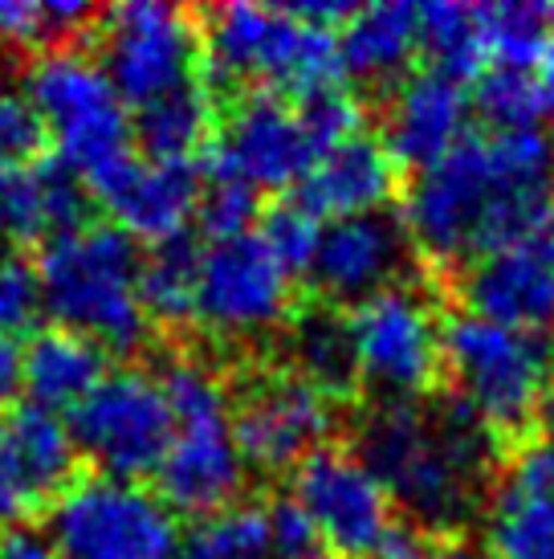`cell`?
Returning a JSON list of instances; mask_svg holds the SVG:
<instances>
[{
	"mask_svg": "<svg viewBox=\"0 0 554 559\" xmlns=\"http://www.w3.org/2000/svg\"><path fill=\"white\" fill-rule=\"evenodd\" d=\"M554 217V143L539 127L469 131L416 171L404 234L432 265H473Z\"/></svg>",
	"mask_w": 554,
	"mask_h": 559,
	"instance_id": "cell-1",
	"label": "cell"
},
{
	"mask_svg": "<svg viewBox=\"0 0 554 559\" xmlns=\"http://www.w3.org/2000/svg\"><path fill=\"white\" fill-rule=\"evenodd\" d=\"M359 457L420 531L465 527L490 502L493 433L457 396L375 408L359 433Z\"/></svg>",
	"mask_w": 554,
	"mask_h": 559,
	"instance_id": "cell-2",
	"label": "cell"
},
{
	"mask_svg": "<svg viewBox=\"0 0 554 559\" xmlns=\"http://www.w3.org/2000/svg\"><path fill=\"white\" fill-rule=\"evenodd\" d=\"M135 237L119 225H77L49 237L37 258L41 302L58 326L94 340L103 352H135L147 335V314L138 302Z\"/></svg>",
	"mask_w": 554,
	"mask_h": 559,
	"instance_id": "cell-3",
	"label": "cell"
},
{
	"mask_svg": "<svg viewBox=\"0 0 554 559\" xmlns=\"http://www.w3.org/2000/svg\"><path fill=\"white\" fill-rule=\"evenodd\" d=\"M213 82H262L269 94H314L339 91L342 53L339 33L310 25L293 9L277 4H220L201 29Z\"/></svg>",
	"mask_w": 554,
	"mask_h": 559,
	"instance_id": "cell-4",
	"label": "cell"
},
{
	"mask_svg": "<svg viewBox=\"0 0 554 559\" xmlns=\"http://www.w3.org/2000/svg\"><path fill=\"white\" fill-rule=\"evenodd\" d=\"M171 404V445L155 469L159 498L171 511L216 514L232 507L245 481V457L232 429L229 392L201 359H171L159 372Z\"/></svg>",
	"mask_w": 554,
	"mask_h": 559,
	"instance_id": "cell-5",
	"label": "cell"
},
{
	"mask_svg": "<svg viewBox=\"0 0 554 559\" xmlns=\"http://www.w3.org/2000/svg\"><path fill=\"white\" fill-rule=\"evenodd\" d=\"M25 98L58 140L62 164L98 192L135 159V123L110 86L103 62L86 49H46L25 74Z\"/></svg>",
	"mask_w": 554,
	"mask_h": 559,
	"instance_id": "cell-6",
	"label": "cell"
},
{
	"mask_svg": "<svg viewBox=\"0 0 554 559\" xmlns=\"http://www.w3.org/2000/svg\"><path fill=\"white\" fill-rule=\"evenodd\" d=\"M445 368L457 401L493 437H514L539 417L554 376V343L546 331H522L461 311L445 319Z\"/></svg>",
	"mask_w": 554,
	"mask_h": 559,
	"instance_id": "cell-7",
	"label": "cell"
},
{
	"mask_svg": "<svg viewBox=\"0 0 554 559\" xmlns=\"http://www.w3.org/2000/svg\"><path fill=\"white\" fill-rule=\"evenodd\" d=\"M354 376L387 404L420 401L445 368V319L416 286H387L347 314Z\"/></svg>",
	"mask_w": 554,
	"mask_h": 559,
	"instance_id": "cell-8",
	"label": "cell"
},
{
	"mask_svg": "<svg viewBox=\"0 0 554 559\" xmlns=\"http://www.w3.org/2000/svg\"><path fill=\"white\" fill-rule=\"evenodd\" d=\"M49 539L62 559H176L180 523L164 498L123 478L74 481L49 511Z\"/></svg>",
	"mask_w": 554,
	"mask_h": 559,
	"instance_id": "cell-9",
	"label": "cell"
},
{
	"mask_svg": "<svg viewBox=\"0 0 554 559\" xmlns=\"http://www.w3.org/2000/svg\"><path fill=\"white\" fill-rule=\"evenodd\" d=\"M201 49L196 21L164 0L115 4L98 25V62L119 98L138 110L196 82Z\"/></svg>",
	"mask_w": 554,
	"mask_h": 559,
	"instance_id": "cell-10",
	"label": "cell"
},
{
	"mask_svg": "<svg viewBox=\"0 0 554 559\" xmlns=\"http://www.w3.org/2000/svg\"><path fill=\"white\" fill-rule=\"evenodd\" d=\"M171 404L159 376L143 368L107 372L70 417V437L107 478L155 474L171 445Z\"/></svg>",
	"mask_w": 554,
	"mask_h": 559,
	"instance_id": "cell-11",
	"label": "cell"
},
{
	"mask_svg": "<svg viewBox=\"0 0 554 559\" xmlns=\"http://www.w3.org/2000/svg\"><path fill=\"white\" fill-rule=\"evenodd\" d=\"M293 314V274L274 258L262 234L208 241L196 274V323L225 340H249Z\"/></svg>",
	"mask_w": 554,
	"mask_h": 559,
	"instance_id": "cell-12",
	"label": "cell"
},
{
	"mask_svg": "<svg viewBox=\"0 0 554 559\" xmlns=\"http://www.w3.org/2000/svg\"><path fill=\"white\" fill-rule=\"evenodd\" d=\"M293 502L306 511L318 539L342 559H368L396 523V502L380 478L359 453L339 445L314 450L293 469Z\"/></svg>",
	"mask_w": 554,
	"mask_h": 559,
	"instance_id": "cell-13",
	"label": "cell"
},
{
	"mask_svg": "<svg viewBox=\"0 0 554 559\" xmlns=\"http://www.w3.org/2000/svg\"><path fill=\"white\" fill-rule=\"evenodd\" d=\"M314 156H318V143L302 119V107L281 94L257 91L232 107L220 143L208 152L204 176L237 180L253 192H277V188L302 185Z\"/></svg>",
	"mask_w": 554,
	"mask_h": 559,
	"instance_id": "cell-14",
	"label": "cell"
},
{
	"mask_svg": "<svg viewBox=\"0 0 554 559\" xmlns=\"http://www.w3.org/2000/svg\"><path fill=\"white\" fill-rule=\"evenodd\" d=\"M245 466L262 474L298 469L314 450H323L335 429V396L298 372H269L249 384L232 417Z\"/></svg>",
	"mask_w": 554,
	"mask_h": 559,
	"instance_id": "cell-15",
	"label": "cell"
},
{
	"mask_svg": "<svg viewBox=\"0 0 554 559\" xmlns=\"http://www.w3.org/2000/svg\"><path fill=\"white\" fill-rule=\"evenodd\" d=\"M77 445L58 413L21 404L0 417V523L29 527L74 486Z\"/></svg>",
	"mask_w": 554,
	"mask_h": 559,
	"instance_id": "cell-16",
	"label": "cell"
},
{
	"mask_svg": "<svg viewBox=\"0 0 554 559\" xmlns=\"http://www.w3.org/2000/svg\"><path fill=\"white\" fill-rule=\"evenodd\" d=\"M461 295L481 319L522 331L554 326V217L534 234L465 265Z\"/></svg>",
	"mask_w": 554,
	"mask_h": 559,
	"instance_id": "cell-17",
	"label": "cell"
},
{
	"mask_svg": "<svg viewBox=\"0 0 554 559\" xmlns=\"http://www.w3.org/2000/svg\"><path fill=\"white\" fill-rule=\"evenodd\" d=\"M408 249H412V241L404 234V225L384 217V213L326 221L306 274L326 298L359 307L371 295L400 282L404 265H408Z\"/></svg>",
	"mask_w": 554,
	"mask_h": 559,
	"instance_id": "cell-18",
	"label": "cell"
},
{
	"mask_svg": "<svg viewBox=\"0 0 554 559\" xmlns=\"http://www.w3.org/2000/svg\"><path fill=\"white\" fill-rule=\"evenodd\" d=\"M490 559H554V445L530 441L509 457L485 502Z\"/></svg>",
	"mask_w": 554,
	"mask_h": 559,
	"instance_id": "cell-19",
	"label": "cell"
},
{
	"mask_svg": "<svg viewBox=\"0 0 554 559\" xmlns=\"http://www.w3.org/2000/svg\"><path fill=\"white\" fill-rule=\"evenodd\" d=\"M469 115H473V94L465 91V82L424 66L408 74L387 98L384 147L396 164L429 168L461 140H469Z\"/></svg>",
	"mask_w": 554,
	"mask_h": 559,
	"instance_id": "cell-20",
	"label": "cell"
},
{
	"mask_svg": "<svg viewBox=\"0 0 554 559\" xmlns=\"http://www.w3.org/2000/svg\"><path fill=\"white\" fill-rule=\"evenodd\" d=\"M110 209L115 225L143 241H176L184 237L188 221L201 213V171L192 164H168V159H131L119 176L94 192Z\"/></svg>",
	"mask_w": 554,
	"mask_h": 559,
	"instance_id": "cell-21",
	"label": "cell"
},
{
	"mask_svg": "<svg viewBox=\"0 0 554 559\" xmlns=\"http://www.w3.org/2000/svg\"><path fill=\"white\" fill-rule=\"evenodd\" d=\"M396 171L384 140L351 135L314 156L310 171L298 185V204L318 221H347L384 213V204L396 197Z\"/></svg>",
	"mask_w": 554,
	"mask_h": 559,
	"instance_id": "cell-22",
	"label": "cell"
},
{
	"mask_svg": "<svg viewBox=\"0 0 554 559\" xmlns=\"http://www.w3.org/2000/svg\"><path fill=\"white\" fill-rule=\"evenodd\" d=\"M86 217V185L62 159L0 168V237L41 241L77 229Z\"/></svg>",
	"mask_w": 554,
	"mask_h": 559,
	"instance_id": "cell-23",
	"label": "cell"
},
{
	"mask_svg": "<svg viewBox=\"0 0 554 559\" xmlns=\"http://www.w3.org/2000/svg\"><path fill=\"white\" fill-rule=\"evenodd\" d=\"M103 376H107V352L65 326L37 331L21 347V389L29 392V404L46 413L58 408L74 413Z\"/></svg>",
	"mask_w": 554,
	"mask_h": 559,
	"instance_id": "cell-24",
	"label": "cell"
},
{
	"mask_svg": "<svg viewBox=\"0 0 554 559\" xmlns=\"http://www.w3.org/2000/svg\"><path fill=\"white\" fill-rule=\"evenodd\" d=\"M342 70L363 82H396L420 53L416 4H363L339 29Z\"/></svg>",
	"mask_w": 554,
	"mask_h": 559,
	"instance_id": "cell-25",
	"label": "cell"
},
{
	"mask_svg": "<svg viewBox=\"0 0 554 559\" xmlns=\"http://www.w3.org/2000/svg\"><path fill=\"white\" fill-rule=\"evenodd\" d=\"M216 119L213 91L201 79L164 94L159 103L138 110L135 140L143 143L147 159H168V164H192V156L204 147Z\"/></svg>",
	"mask_w": 554,
	"mask_h": 559,
	"instance_id": "cell-26",
	"label": "cell"
},
{
	"mask_svg": "<svg viewBox=\"0 0 554 559\" xmlns=\"http://www.w3.org/2000/svg\"><path fill=\"white\" fill-rule=\"evenodd\" d=\"M420 49L429 66L457 82H478L485 74V41H481V4L436 0L420 9Z\"/></svg>",
	"mask_w": 554,
	"mask_h": 559,
	"instance_id": "cell-27",
	"label": "cell"
},
{
	"mask_svg": "<svg viewBox=\"0 0 554 559\" xmlns=\"http://www.w3.org/2000/svg\"><path fill=\"white\" fill-rule=\"evenodd\" d=\"M196 274H201V246H192V237L155 246V253L138 270L143 314L168 326L188 323L196 314Z\"/></svg>",
	"mask_w": 554,
	"mask_h": 559,
	"instance_id": "cell-28",
	"label": "cell"
},
{
	"mask_svg": "<svg viewBox=\"0 0 554 559\" xmlns=\"http://www.w3.org/2000/svg\"><path fill=\"white\" fill-rule=\"evenodd\" d=\"M290 352L298 364V376H306L310 384H318L323 392L339 396L347 384H354V352H351V331L347 319L339 314H302L290 331Z\"/></svg>",
	"mask_w": 554,
	"mask_h": 559,
	"instance_id": "cell-29",
	"label": "cell"
},
{
	"mask_svg": "<svg viewBox=\"0 0 554 559\" xmlns=\"http://www.w3.org/2000/svg\"><path fill=\"white\" fill-rule=\"evenodd\" d=\"M551 13L542 4H481V41H485V70H534L546 41H551Z\"/></svg>",
	"mask_w": 554,
	"mask_h": 559,
	"instance_id": "cell-30",
	"label": "cell"
},
{
	"mask_svg": "<svg viewBox=\"0 0 554 559\" xmlns=\"http://www.w3.org/2000/svg\"><path fill=\"white\" fill-rule=\"evenodd\" d=\"M192 559H274L269 507L232 502L208 514L192 535Z\"/></svg>",
	"mask_w": 554,
	"mask_h": 559,
	"instance_id": "cell-31",
	"label": "cell"
},
{
	"mask_svg": "<svg viewBox=\"0 0 554 559\" xmlns=\"http://www.w3.org/2000/svg\"><path fill=\"white\" fill-rule=\"evenodd\" d=\"M473 107L490 123V131H522L534 127L542 115L539 74L534 70H509L493 66L473 82Z\"/></svg>",
	"mask_w": 554,
	"mask_h": 559,
	"instance_id": "cell-32",
	"label": "cell"
},
{
	"mask_svg": "<svg viewBox=\"0 0 554 559\" xmlns=\"http://www.w3.org/2000/svg\"><path fill=\"white\" fill-rule=\"evenodd\" d=\"M94 21L82 0H0V46H46Z\"/></svg>",
	"mask_w": 554,
	"mask_h": 559,
	"instance_id": "cell-33",
	"label": "cell"
},
{
	"mask_svg": "<svg viewBox=\"0 0 554 559\" xmlns=\"http://www.w3.org/2000/svg\"><path fill=\"white\" fill-rule=\"evenodd\" d=\"M257 234H262L265 246L274 249L277 262L298 278V274H306L310 262H314L323 225H318V217H310L302 204H281V209H274V213L262 221Z\"/></svg>",
	"mask_w": 554,
	"mask_h": 559,
	"instance_id": "cell-34",
	"label": "cell"
},
{
	"mask_svg": "<svg viewBox=\"0 0 554 559\" xmlns=\"http://www.w3.org/2000/svg\"><path fill=\"white\" fill-rule=\"evenodd\" d=\"M49 131L25 91H0V168H25L41 156Z\"/></svg>",
	"mask_w": 554,
	"mask_h": 559,
	"instance_id": "cell-35",
	"label": "cell"
},
{
	"mask_svg": "<svg viewBox=\"0 0 554 559\" xmlns=\"http://www.w3.org/2000/svg\"><path fill=\"white\" fill-rule=\"evenodd\" d=\"M257 217V192L237 180H213L201 197V225L208 241H229V237L249 234V225Z\"/></svg>",
	"mask_w": 554,
	"mask_h": 559,
	"instance_id": "cell-36",
	"label": "cell"
},
{
	"mask_svg": "<svg viewBox=\"0 0 554 559\" xmlns=\"http://www.w3.org/2000/svg\"><path fill=\"white\" fill-rule=\"evenodd\" d=\"M41 278L37 265L21 262V258H0V335H16L33 326L41 314Z\"/></svg>",
	"mask_w": 554,
	"mask_h": 559,
	"instance_id": "cell-37",
	"label": "cell"
},
{
	"mask_svg": "<svg viewBox=\"0 0 554 559\" xmlns=\"http://www.w3.org/2000/svg\"><path fill=\"white\" fill-rule=\"evenodd\" d=\"M298 107H302V119H306L318 152L351 140V135H363V107H359V98H351V94L326 91L306 98V103H298Z\"/></svg>",
	"mask_w": 554,
	"mask_h": 559,
	"instance_id": "cell-38",
	"label": "cell"
},
{
	"mask_svg": "<svg viewBox=\"0 0 554 559\" xmlns=\"http://www.w3.org/2000/svg\"><path fill=\"white\" fill-rule=\"evenodd\" d=\"M269 527H274V559H310L318 547H326L293 498H281L269 507Z\"/></svg>",
	"mask_w": 554,
	"mask_h": 559,
	"instance_id": "cell-39",
	"label": "cell"
},
{
	"mask_svg": "<svg viewBox=\"0 0 554 559\" xmlns=\"http://www.w3.org/2000/svg\"><path fill=\"white\" fill-rule=\"evenodd\" d=\"M429 556L432 551H429L424 531L416 527V523H408V519H396L392 531L380 539V547H375L368 559H429Z\"/></svg>",
	"mask_w": 554,
	"mask_h": 559,
	"instance_id": "cell-40",
	"label": "cell"
},
{
	"mask_svg": "<svg viewBox=\"0 0 554 559\" xmlns=\"http://www.w3.org/2000/svg\"><path fill=\"white\" fill-rule=\"evenodd\" d=\"M0 559H62L49 535L33 527H4L0 531Z\"/></svg>",
	"mask_w": 554,
	"mask_h": 559,
	"instance_id": "cell-41",
	"label": "cell"
},
{
	"mask_svg": "<svg viewBox=\"0 0 554 559\" xmlns=\"http://www.w3.org/2000/svg\"><path fill=\"white\" fill-rule=\"evenodd\" d=\"M21 384V347L13 335H0V396Z\"/></svg>",
	"mask_w": 554,
	"mask_h": 559,
	"instance_id": "cell-42",
	"label": "cell"
},
{
	"mask_svg": "<svg viewBox=\"0 0 554 559\" xmlns=\"http://www.w3.org/2000/svg\"><path fill=\"white\" fill-rule=\"evenodd\" d=\"M539 94H542V115L554 119V13H551V41L539 58Z\"/></svg>",
	"mask_w": 554,
	"mask_h": 559,
	"instance_id": "cell-43",
	"label": "cell"
},
{
	"mask_svg": "<svg viewBox=\"0 0 554 559\" xmlns=\"http://www.w3.org/2000/svg\"><path fill=\"white\" fill-rule=\"evenodd\" d=\"M539 420H542V429H546V441L554 445V376H551V384H546V396H542Z\"/></svg>",
	"mask_w": 554,
	"mask_h": 559,
	"instance_id": "cell-44",
	"label": "cell"
},
{
	"mask_svg": "<svg viewBox=\"0 0 554 559\" xmlns=\"http://www.w3.org/2000/svg\"><path fill=\"white\" fill-rule=\"evenodd\" d=\"M429 559H490V556H481V551H473V547H465V544H448V547H441V551H432Z\"/></svg>",
	"mask_w": 554,
	"mask_h": 559,
	"instance_id": "cell-45",
	"label": "cell"
},
{
	"mask_svg": "<svg viewBox=\"0 0 554 559\" xmlns=\"http://www.w3.org/2000/svg\"><path fill=\"white\" fill-rule=\"evenodd\" d=\"M4 74H9V53H4V46H0V82H4ZM4 91V86H0Z\"/></svg>",
	"mask_w": 554,
	"mask_h": 559,
	"instance_id": "cell-46",
	"label": "cell"
},
{
	"mask_svg": "<svg viewBox=\"0 0 554 559\" xmlns=\"http://www.w3.org/2000/svg\"><path fill=\"white\" fill-rule=\"evenodd\" d=\"M310 559H342V556H335L330 547H318V551H314V556H310Z\"/></svg>",
	"mask_w": 554,
	"mask_h": 559,
	"instance_id": "cell-47",
	"label": "cell"
},
{
	"mask_svg": "<svg viewBox=\"0 0 554 559\" xmlns=\"http://www.w3.org/2000/svg\"><path fill=\"white\" fill-rule=\"evenodd\" d=\"M0 249H4V237H0ZM0 258H4V253H0Z\"/></svg>",
	"mask_w": 554,
	"mask_h": 559,
	"instance_id": "cell-48",
	"label": "cell"
},
{
	"mask_svg": "<svg viewBox=\"0 0 554 559\" xmlns=\"http://www.w3.org/2000/svg\"><path fill=\"white\" fill-rule=\"evenodd\" d=\"M188 559H192V556H188Z\"/></svg>",
	"mask_w": 554,
	"mask_h": 559,
	"instance_id": "cell-49",
	"label": "cell"
}]
</instances>
